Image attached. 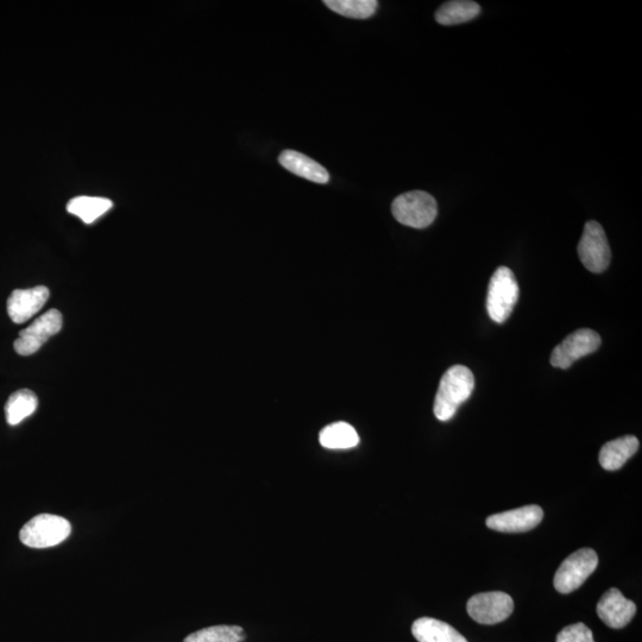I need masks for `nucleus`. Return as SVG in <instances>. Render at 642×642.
I'll return each mask as SVG.
<instances>
[{
	"label": "nucleus",
	"mask_w": 642,
	"mask_h": 642,
	"mask_svg": "<svg viewBox=\"0 0 642 642\" xmlns=\"http://www.w3.org/2000/svg\"><path fill=\"white\" fill-rule=\"evenodd\" d=\"M475 388V377L472 371L464 365L451 367L440 380L436 400H434V415L440 421H449L458 408L467 401Z\"/></svg>",
	"instance_id": "1"
},
{
	"label": "nucleus",
	"mask_w": 642,
	"mask_h": 642,
	"mask_svg": "<svg viewBox=\"0 0 642 642\" xmlns=\"http://www.w3.org/2000/svg\"><path fill=\"white\" fill-rule=\"evenodd\" d=\"M392 212L400 224L425 229L436 220L438 205L431 194L414 191L399 195L393 201Z\"/></svg>",
	"instance_id": "2"
},
{
	"label": "nucleus",
	"mask_w": 642,
	"mask_h": 642,
	"mask_svg": "<svg viewBox=\"0 0 642 642\" xmlns=\"http://www.w3.org/2000/svg\"><path fill=\"white\" fill-rule=\"evenodd\" d=\"M519 299V285L511 269H496L489 282L487 310L489 317L497 324L505 323L511 317Z\"/></svg>",
	"instance_id": "3"
},
{
	"label": "nucleus",
	"mask_w": 642,
	"mask_h": 642,
	"mask_svg": "<svg viewBox=\"0 0 642 642\" xmlns=\"http://www.w3.org/2000/svg\"><path fill=\"white\" fill-rule=\"evenodd\" d=\"M71 533V524L62 516L41 514L22 528L20 539L31 549H48L61 544Z\"/></svg>",
	"instance_id": "4"
},
{
	"label": "nucleus",
	"mask_w": 642,
	"mask_h": 642,
	"mask_svg": "<svg viewBox=\"0 0 642 642\" xmlns=\"http://www.w3.org/2000/svg\"><path fill=\"white\" fill-rule=\"evenodd\" d=\"M599 565V557L591 549L578 550L566 558L555 576V588L560 594H570L587 581Z\"/></svg>",
	"instance_id": "5"
},
{
	"label": "nucleus",
	"mask_w": 642,
	"mask_h": 642,
	"mask_svg": "<svg viewBox=\"0 0 642 642\" xmlns=\"http://www.w3.org/2000/svg\"><path fill=\"white\" fill-rule=\"evenodd\" d=\"M579 260L591 273H603L609 267L610 247L606 232L597 222H588L585 225L583 236L578 244Z\"/></svg>",
	"instance_id": "6"
},
{
	"label": "nucleus",
	"mask_w": 642,
	"mask_h": 642,
	"mask_svg": "<svg viewBox=\"0 0 642 642\" xmlns=\"http://www.w3.org/2000/svg\"><path fill=\"white\" fill-rule=\"evenodd\" d=\"M467 609L470 618L481 625H496L512 615L514 602L508 594L492 591L472 596Z\"/></svg>",
	"instance_id": "7"
},
{
	"label": "nucleus",
	"mask_w": 642,
	"mask_h": 642,
	"mask_svg": "<svg viewBox=\"0 0 642 642\" xmlns=\"http://www.w3.org/2000/svg\"><path fill=\"white\" fill-rule=\"evenodd\" d=\"M62 329V314L58 310H50L37 318L27 329L21 331L20 337L14 344L18 355L30 356L36 354L50 337L58 335Z\"/></svg>",
	"instance_id": "8"
},
{
	"label": "nucleus",
	"mask_w": 642,
	"mask_h": 642,
	"mask_svg": "<svg viewBox=\"0 0 642 642\" xmlns=\"http://www.w3.org/2000/svg\"><path fill=\"white\" fill-rule=\"evenodd\" d=\"M600 345L599 333L589 329L577 330L552 351L551 364L555 368L568 369L579 358L593 354Z\"/></svg>",
	"instance_id": "9"
},
{
	"label": "nucleus",
	"mask_w": 642,
	"mask_h": 642,
	"mask_svg": "<svg viewBox=\"0 0 642 642\" xmlns=\"http://www.w3.org/2000/svg\"><path fill=\"white\" fill-rule=\"evenodd\" d=\"M543 518V509L532 505L489 516L487 526L497 532L521 533L533 530Z\"/></svg>",
	"instance_id": "10"
},
{
	"label": "nucleus",
	"mask_w": 642,
	"mask_h": 642,
	"mask_svg": "<svg viewBox=\"0 0 642 642\" xmlns=\"http://www.w3.org/2000/svg\"><path fill=\"white\" fill-rule=\"evenodd\" d=\"M49 289L44 286L16 289L8 299L9 317L15 324H23L39 313L49 299Z\"/></svg>",
	"instance_id": "11"
},
{
	"label": "nucleus",
	"mask_w": 642,
	"mask_h": 642,
	"mask_svg": "<svg viewBox=\"0 0 642 642\" xmlns=\"http://www.w3.org/2000/svg\"><path fill=\"white\" fill-rule=\"evenodd\" d=\"M635 613V603L626 599L621 591L615 588L609 589L597 604V615L607 626L614 629L626 627Z\"/></svg>",
	"instance_id": "12"
},
{
	"label": "nucleus",
	"mask_w": 642,
	"mask_h": 642,
	"mask_svg": "<svg viewBox=\"0 0 642 642\" xmlns=\"http://www.w3.org/2000/svg\"><path fill=\"white\" fill-rule=\"evenodd\" d=\"M280 165L287 171L316 184L325 185L330 181L329 172L318 162L294 150H285L279 157Z\"/></svg>",
	"instance_id": "13"
},
{
	"label": "nucleus",
	"mask_w": 642,
	"mask_h": 642,
	"mask_svg": "<svg viewBox=\"0 0 642 642\" xmlns=\"http://www.w3.org/2000/svg\"><path fill=\"white\" fill-rule=\"evenodd\" d=\"M639 450V440L634 436H625L612 440L603 446L599 461L604 470L615 471L625 465Z\"/></svg>",
	"instance_id": "14"
},
{
	"label": "nucleus",
	"mask_w": 642,
	"mask_h": 642,
	"mask_svg": "<svg viewBox=\"0 0 642 642\" xmlns=\"http://www.w3.org/2000/svg\"><path fill=\"white\" fill-rule=\"evenodd\" d=\"M412 633L419 642H468L448 623L432 618H421L415 621Z\"/></svg>",
	"instance_id": "15"
},
{
	"label": "nucleus",
	"mask_w": 642,
	"mask_h": 642,
	"mask_svg": "<svg viewBox=\"0 0 642 642\" xmlns=\"http://www.w3.org/2000/svg\"><path fill=\"white\" fill-rule=\"evenodd\" d=\"M319 442L325 449L348 450L360 444L355 428L348 423H335L326 426L319 434Z\"/></svg>",
	"instance_id": "16"
},
{
	"label": "nucleus",
	"mask_w": 642,
	"mask_h": 642,
	"mask_svg": "<svg viewBox=\"0 0 642 642\" xmlns=\"http://www.w3.org/2000/svg\"><path fill=\"white\" fill-rule=\"evenodd\" d=\"M112 206L110 199L81 195V197L69 201L67 211L83 220L85 224H92L104 216L107 211H110Z\"/></svg>",
	"instance_id": "17"
},
{
	"label": "nucleus",
	"mask_w": 642,
	"mask_h": 642,
	"mask_svg": "<svg viewBox=\"0 0 642 642\" xmlns=\"http://www.w3.org/2000/svg\"><path fill=\"white\" fill-rule=\"evenodd\" d=\"M37 406H39V399L34 392L29 389L18 390L6 402V421L11 426L21 424L23 420L35 413Z\"/></svg>",
	"instance_id": "18"
},
{
	"label": "nucleus",
	"mask_w": 642,
	"mask_h": 642,
	"mask_svg": "<svg viewBox=\"0 0 642 642\" xmlns=\"http://www.w3.org/2000/svg\"><path fill=\"white\" fill-rule=\"evenodd\" d=\"M481 8L475 2L468 0H455L440 6L436 14V21L442 25H455L474 20L480 15Z\"/></svg>",
	"instance_id": "19"
},
{
	"label": "nucleus",
	"mask_w": 642,
	"mask_h": 642,
	"mask_svg": "<svg viewBox=\"0 0 642 642\" xmlns=\"http://www.w3.org/2000/svg\"><path fill=\"white\" fill-rule=\"evenodd\" d=\"M324 4L338 15L355 20H367L379 8L376 0H325Z\"/></svg>",
	"instance_id": "20"
},
{
	"label": "nucleus",
	"mask_w": 642,
	"mask_h": 642,
	"mask_svg": "<svg viewBox=\"0 0 642 642\" xmlns=\"http://www.w3.org/2000/svg\"><path fill=\"white\" fill-rule=\"evenodd\" d=\"M245 633L239 626H213L188 635L184 642H243Z\"/></svg>",
	"instance_id": "21"
},
{
	"label": "nucleus",
	"mask_w": 642,
	"mask_h": 642,
	"mask_svg": "<svg viewBox=\"0 0 642 642\" xmlns=\"http://www.w3.org/2000/svg\"><path fill=\"white\" fill-rule=\"evenodd\" d=\"M556 642H595L593 632L584 623L565 627L557 635Z\"/></svg>",
	"instance_id": "22"
}]
</instances>
